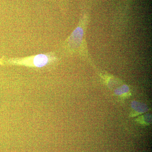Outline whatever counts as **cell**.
<instances>
[{
	"label": "cell",
	"mask_w": 152,
	"mask_h": 152,
	"mask_svg": "<svg viewBox=\"0 0 152 152\" xmlns=\"http://www.w3.org/2000/svg\"><path fill=\"white\" fill-rule=\"evenodd\" d=\"M84 34V30L80 25L74 30L68 41L69 47L71 49L75 50L80 48L83 42Z\"/></svg>",
	"instance_id": "cell-1"
},
{
	"label": "cell",
	"mask_w": 152,
	"mask_h": 152,
	"mask_svg": "<svg viewBox=\"0 0 152 152\" xmlns=\"http://www.w3.org/2000/svg\"><path fill=\"white\" fill-rule=\"evenodd\" d=\"M15 61L21 62V64H24L25 63L32 62L34 65L37 67L41 68L45 66L48 64L50 61V57L48 54H40L31 57H27L25 58H22L21 60L18 59Z\"/></svg>",
	"instance_id": "cell-2"
},
{
	"label": "cell",
	"mask_w": 152,
	"mask_h": 152,
	"mask_svg": "<svg viewBox=\"0 0 152 152\" xmlns=\"http://www.w3.org/2000/svg\"><path fill=\"white\" fill-rule=\"evenodd\" d=\"M129 91V88L128 86H126V85H124V86H123L120 88L116 90L115 92V94H121L126 93Z\"/></svg>",
	"instance_id": "cell-3"
}]
</instances>
